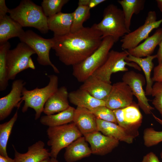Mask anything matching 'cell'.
<instances>
[{
    "label": "cell",
    "instance_id": "8",
    "mask_svg": "<svg viewBox=\"0 0 162 162\" xmlns=\"http://www.w3.org/2000/svg\"><path fill=\"white\" fill-rule=\"evenodd\" d=\"M128 55L127 50L121 52L113 50H110L106 61L92 75L111 84L112 74L118 72L128 71V68L126 67V65L140 71L141 68L136 64L126 61Z\"/></svg>",
    "mask_w": 162,
    "mask_h": 162
},
{
    "label": "cell",
    "instance_id": "45",
    "mask_svg": "<svg viewBox=\"0 0 162 162\" xmlns=\"http://www.w3.org/2000/svg\"><path fill=\"white\" fill-rule=\"evenodd\" d=\"M160 156L161 159H162V150L160 153Z\"/></svg>",
    "mask_w": 162,
    "mask_h": 162
},
{
    "label": "cell",
    "instance_id": "34",
    "mask_svg": "<svg viewBox=\"0 0 162 162\" xmlns=\"http://www.w3.org/2000/svg\"><path fill=\"white\" fill-rule=\"evenodd\" d=\"M90 111L97 118L118 124L113 110L105 106H99Z\"/></svg>",
    "mask_w": 162,
    "mask_h": 162
},
{
    "label": "cell",
    "instance_id": "31",
    "mask_svg": "<svg viewBox=\"0 0 162 162\" xmlns=\"http://www.w3.org/2000/svg\"><path fill=\"white\" fill-rule=\"evenodd\" d=\"M90 9L88 7L78 5V7L73 13V20L70 32L77 31L84 27V22L90 16Z\"/></svg>",
    "mask_w": 162,
    "mask_h": 162
},
{
    "label": "cell",
    "instance_id": "17",
    "mask_svg": "<svg viewBox=\"0 0 162 162\" xmlns=\"http://www.w3.org/2000/svg\"><path fill=\"white\" fill-rule=\"evenodd\" d=\"M14 150L15 162H40L50 158V152L45 148V144L39 140L28 148L27 151L23 153L17 151L13 146Z\"/></svg>",
    "mask_w": 162,
    "mask_h": 162
},
{
    "label": "cell",
    "instance_id": "38",
    "mask_svg": "<svg viewBox=\"0 0 162 162\" xmlns=\"http://www.w3.org/2000/svg\"><path fill=\"white\" fill-rule=\"evenodd\" d=\"M140 162H160L156 155L153 152H150L144 155Z\"/></svg>",
    "mask_w": 162,
    "mask_h": 162
},
{
    "label": "cell",
    "instance_id": "6",
    "mask_svg": "<svg viewBox=\"0 0 162 162\" xmlns=\"http://www.w3.org/2000/svg\"><path fill=\"white\" fill-rule=\"evenodd\" d=\"M48 138L47 145L50 147L51 158H56L60 151L82 136L75 125L71 123L48 127L46 130Z\"/></svg>",
    "mask_w": 162,
    "mask_h": 162
},
{
    "label": "cell",
    "instance_id": "7",
    "mask_svg": "<svg viewBox=\"0 0 162 162\" xmlns=\"http://www.w3.org/2000/svg\"><path fill=\"white\" fill-rule=\"evenodd\" d=\"M35 54V51L29 46L21 42L15 48L10 50L7 55L8 80L14 79L18 74L26 69H35L31 56Z\"/></svg>",
    "mask_w": 162,
    "mask_h": 162
},
{
    "label": "cell",
    "instance_id": "14",
    "mask_svg": "<svg viewBox=\"0 0 162 162\" xmlns=\"http://www.w3.org/2000/svg\"><path fill=\"white\" fill-rule=\"evenodd\" d=\"M113 110L118 124L135 134L134 132L141 124L142 118L137 105L133 102L127 107Z\"/></svg>",
    "mask_w": 162,
    "mask_h": 162
},
{
    "label": "cell",
    "instance_id": "18",
    "mask_svg": "<svg viewBox=\"0 0 162 162\" xmlns=\"http://www.w3.org/2000/svg\"><path fill=\"white\" fill-rule=\"evenodd\" d=\"M69 93L67 88L62 86L48 99L44 107L43 112L46 115L53 114L64 111L68 107Z\"/></svg>",
    "mask_w": 162,
    "mask_h": 162
},
{
    "label": "cell",
    "instance_id": "23",
    "mask_svg": "<svg viewBox=\"0 0 162 162\" xmlns=\"http://www.w3.org/2000/svg\"><path fill=\"white\" fill-rule=\"evenodd\" d=\"M162 38V28L158 29L154 33L136 47L128 50V53L135 57L142 58L152 55L159 45Z\"/></svg>",
    "mask_w": 162,
    "mask_h": 162
},
{
    "label": "cell",
    "instance_id": "32",
    "mask_svg": "<svg viewBox=\"0 0 162 162\" xmlns=\"http://www.w3.org/2000/svg\"><path fill=\"white\" fill-rule=\"evenodd\" d=\"M68 0H43L41 5L45 15L49 17L61 12L62 7Z\"/></svg>",
    "mask_w": 162,
    "mask_h": 162
},
{
    "label": "cell",
    "instance_id": "37",
    "mask_svg": "<svg viewBox=\"0 0 162 162\" xmlns=\"http://www.w3.org/2000/svg\"><path fill=\"white\" fill-rule=\"evenodd\" d=\"M106 1L105 0H79L78 5L86 6L91 9Z\"/></svg>",
    "mask_w": 162,
    "mask_h": 162
},
{
    "label": "cell",
    "instance_id": "29",
    "mask_svg": "<svg viewBox=\"0 0 162 162\" xmlns=\"http://www.w3.org/2000/svg\"><path fill=\"white\" fill-rule=\"evenodd\" d=\"M18 117L17 111L8 121L0 124V155L7 157V152L8 142L12 129Z\"/></svg>",
    "mask_w": 162,
    "mask_h": 162
},
{
    "label": "cell",
    "instance_id": "16",
    "mask_svg": "<svg viewBox=\"0 0 162 162\" xmlns=\"http://www.w3.org/2000/svg\"><path fill=\"white\" fill-rule=\"evenodd\" d=\"M96 121L98 131L106 136L113 137L119 141L131 144L136 136L117 124L97 118Z\"/></svg>",
    "mask_w": 162,
    "mask_h": 162
},
{
    "label": "cell",
    "instance_id": "26",
    "mask_svg": "<svg viewBox=\"0 0 162 162\" xmlns=\"http://www.w3.org/2000/svg\"><path fill=\"white\" fill-rule=\"evenodd\" d=\"M25 32L22 26L10 16L6 15L0 19V44L12 38H19Z\"/></svg>",
    "mask_w": 162,
    "mask_h": 162
},
{
    "label": "cell",
    "instance_id": "35",
    "mask_svg": "<svg viewBox=\"0 0 162 162\" xmlns=\"http://www.w3.org/2000/svg\"><path fill=\"white\" fill-rule=\"evenodd\" d=\"M151 95L154 97L152 104L162 118V82H155L153 85Z\"/></svg>",
    "mask_w": 162,
    "mask_h": 162
},
{
    "label": "cell",
    "instance_id": "4",
    "mask_svg": "<svg viewBox=\"0 0 162 162\" xmlns=\"http://www.w3.org/2000/svg\"><path fill=\"white\" fill-rule=\"evenodd\" d=\"M94 25L101 33L103 38L112 37L115 43L120 38L129 33L126 27L122 10L112 4H110L105 8L102 20L98 23Z\"/></svg>",
    "mask_w": 162,
    "mask_h": 162
},
{
    "label": "cell",
    "instance_id": "25",
    "mask_svg": "<svg viewBox=\"0 0 162 162\" xmlns=\"http://www.w3.org/2000/svg\"><path fill=\"white\" fill-rule=\"evenodd\" d=\"M157 57L156 54L142 58L135 57L128 53L126 59L127 62L136 64L143 70L146 82L145 91L146 95H151L153 82L151 77V72L154 67L153 60Z\"/></svg>",
    "mask_w": 162,
    "mask_h": 162
},
{
    "label": "cell",
    "instance_id": "40",
    "mask_svg": "<svg viewBox=\"0 0 162 162\" xmlns=\"http://www.w3.org/2000/svg\"><path fill=\"white\" fill-rule=\"evenodd\" d=\"M159 46V48L156 55L158 63L160 64L162 62V38Z\"/></svg>",
    "mask_w": 162,
    "mask_h": 162
},
{
    "label": "cell",
    "instance_id": "39",
    "mask_svg": "<svg viewBox=\"0 0 162 162\" xmlns=\"http://www.w3.org/2000/svg\"><path fill=\"white\" fill-rule=\"evenodd\" d=\"M10 10L6 5L5 0H0V19L7 14Z\"/></svg>",
    "mask_w": 162,
    "mask_h": 162
},
{
    "label": "cell",
    "instance_id": "30",
    "mask_svg": "<svg viewBox=\"0 0 162 162\" xmlns=\"http://www.w3.org/2000/svg\"><path fill=\"white\" fill-rule=\"evenodd\" d=\"M10 44L8 41L0 44V90H5L8 85L7 55Z\"/></svg>",
    "mask_w": 162,
    "mask_h": 162
},
{
    "label": "cell",
    "instance_id": "11",
    "mask_svg": "<svg viewBox=\"0 0 162 162\" xmlns=\"http://www.w3.org/2000/svg\"><path fill=\"white\" fill-rule=\"evenodd\" d=\"M122 80L130 87L133 95L137 98L138 105L145 113L151 114L154 108L149 104L143 88L146 82L144 76L133 70L128 71L123 75Z\"/></svg>",
    "mask_w": 162,
    "mask_h": 162
},
{
    "label": "cell",
    "instance_id": "2",
    "mask_svg": "<svg viewBox=\"0 0 162 162\" xmlns=\"http://www.w3.org/2000/svg\"><path fill=\"white\" fill-rule=\"evenodd\" d=\"M10 17L23 27H32L45 34L49 30L47 17L41 7L29 0L22 1L16 8L10 9Z\"/></svg>",
    "mask_w": 162,
    "mask_h": 162
},
{
    "label": "cell",
    "instance_id": "42",
    "mask_svg": "<svg viewBox=\"0 0 162 162\" xmlns=\"http://www.w3.org/2000/svg\"><path fill=\"white\" fill-rule=\"evenodd\" d=\"M156 1L158 8L160 11L162 13V0H157Z\"/></svg>",
    "mask_w": 162,
    "mask_h": 162
},
{
    "label": "cell",
    "instance_id": "27",
    "mask_svg": "<svg viewBox=\"0 0 162 162\" xmlns=\"http://www.w3.org/2000/svg\"><path fill=\"white\" fill-rule=\"evenodd\" d=\"M75 109L70 106L66 110L57 113L42 116L40 122L43 125L50 127L59 126L73 122Z\"/></svg>",
    "mask_w": 162,
    "mask_h": 162
},
{
    "label": "cell",
    "instance_id": "13",
    "mask_svg": "<svg viewBox=\"0 0 162 162\" xmlns=\"http://www.w3.org/2000/svg\"><path fill=\"white\" fill-rule=\"evenodd\" d=\"M25 82L21 79L14 81L11 90L5 96L0 99V120L7 117L15 107L18 109L23 101L22 92Z\"/></svg>",
    "mask_w": 162,
    "mask_h": 162
},
{
    "label": "cell",
    "instance_id": "3",
    "mask_svg": "<svg viewBox=\"0 0 162 162\" xmlns=\"http://www.w3.org/2000/svg\"><path fill=\"white\" fill-rule=\"evenodd\" d=\"M115 43L112 37L103 38L100 46L93 53L81 62L73 66V76L78 82H83L105 62Z\"/></svg>",
    "mask_w": 162,
    "mask_h": 162
},
{
    "label": "cell",
    "instance_id": "44",
    "mask_svg": "<svg viewBox=\"0 0 162 162\" xmlns=\"http://www.w3.org/2000/svg\"><path fill=\"white\" fill-rule=\"evenodd\" d=\"M50 158H48L40 162H50Z\"/></svg>",
    "mask_w": 162,
    "mask_h": 162
},
{
    "label": "cell",
    "instance_id": "24",
    "mask_svg": "<svg viewBox=\"0 0 162 162\" xmlns=\"http://www.w3.org/2000/svg\"><path fill=\"white\" fill-rule=\"evenodd\" d=\"M69 100L77 107L89 110L98 106H105V101L96 99L86 91L79 88L69 93Z\"/></svg>",
    "mask_w": 162,
    "mask_h": 162
},
{
    "label": "cell",
    "instance_id": "21",
    "mask_svg": "<svg viewBox=\"0 0 162 162\" xmlns=\"http://www.w3.org/2000/svg\"><path fill=\"white\" fill-rule=\"evenodd\" d=\"M73 13H59L47 17L48 29L53 32L54 36H63L70 32Z\"/></svg>",
    "mask_w": 162,
    "mask_h": 162
},
{
    "label": "cell",
    "instance_id": "28",
    "mask_svg": "<svg viewBox=\"0 0 162 162\" xmlns=\"http://www.w3.org/2000/svg\"><path fill=\"white\" fill-rule=\"evenodd\" d=\"M122 8L125 19V24L129 33L132 16L137 14L144 9L145 0H119L117 1Z\"/></svg>",
    "mask_w": 162,
    "mask_h": 162
},
{
    "label": "cell",
    "instance_id": "1",
    "mask_svg": "<svg viewBox=\"0 0 162 162\" xmlns=\"http://www.w3.org/2000/svg\"><path fill=\"white\" fill-rule=\"evenodd\" d=\"M52 48L59 60L67 66L77 64L93 53L100 45L102 34L93 24L76 32L51 38Z\"/></svg>",
    "mask_w": 162,
    "mask_h": 162
},
{
    "label": "cell",
    "instance_id": "22",
    "mask_svg": "<svg viewBox=\"0 0 162 162\" xmlns=\"http://www.w3.org/2000/svg\"><path fill=\"white\" fill-rule=\"evenodd\" d=\"M84 136L80 137L65 148L64 157L66 162H75L90 156L92 152Z\"/></svg>",
    "mask_w": 162,
    "mask_h": 162
},
{
    "label": "cell",
    "instance_id": "10",
    "mask_svg": "<svg viewBox=\"0 0 162 162\" xmlns=\"http://www.w3.org/2000/svg\"><path fill=\"white\" fill-rule=\"evenodd\" d=\"M157 19L156 12L154 11H149L143 25L122 37L120 41L123 50H128L133 49L148 37L151 32L159 27L162 23V19L158 20H157Z\"/></svg>",
    "mask_w": 162,
    "mask_h": 162
},
{
    "label": "cell",
    "instance_id": "19",
    "mask_svg": "<svg viewBox=\"0 0 162 162\" xmlns=\"http://www.w3.org/2000/svg\"><path fill=\"white\" fill-rule=\"evenodd\" d=\"M73 122L83 136L98 131L96 118L86 109L77 107L75 110Z\"/></svg>",
    "mask_w": 162,
    "mask_h": 162
},
{
    "label": "cell",
    "instance_id": "33",
    "mask_svg": "<svg viewBox=\"0 0 162 162\" xmlns=\"http://www.w3.org/2000/svg\"><path fill=\"white\" fill-rule=\"evenodd\" d=\"M143 137L146 147L155 146L162 142V131L156 130L152 127L146 128L144 130Z\"/></svg>",
    "mask_w": 162,
    "mask_h": 162
},
{
    "label": "cell",
    "instance_id": "5",
    "mask_svg": "<svg viewBox=\"0 0 162 162\" xmlns=\"http://www.w3.org/2000/svg\"><path fill=\"white\" fill-rule=\"evenodd\" d=\"M49 80L47 85L32 90H28L25 87L22 92V100L24 102L22 111L26 112L29 108L35 111V119H38L43 112L44 105L48 99L58 89V78L52 74L48 76Z\"/></svg>",
    "mask_w": 162,
    "mask_h": 162
},
{
    "label": "cell",
    "instance_id": "43",
    "mask_svg": "<svg viewBox=\"0 0 162 162\" xmlns=\"http://www.w3.org/2000/svg\"><path fill=\"white\" fill-rule=\"evenodd\" d=\"M50 162H61L58 161L56 158H51L50 159Z\"/></svg>",
    "mask_w": 162,
    "mask_h": 162
},
{
    "label": "cell",
    "instance_id": "15",
    "mask_svg": "<svg viewBox=\"0 0 162 162\" xmlns=\"http://www.w3.org/2000/svg\"><path fill=\"white\" fill-rule=\"evenodd\" d=\"M84 136L90 146L92 154L104 156L111 152L119 145L116 139L102 134L97 131Z\"/></svg>",
    "mask_w": 162,
    "mask_h": 162
},
{
    "label": "cell",
    "instance_id": "12",
    "mask_svg": "<svg viewBox=\"0 0 162 162\" xmlns=\"http://www.w3.org/2000/svg\"><path fill=\"white\" fill-rule=\"evenodd\" d=\"M133 95L128 85L123 81L116 82L104 101L105 106L112 110L125 108L133 103Z\"/></svg>",
    "mask_w": 162,
    "mask_h": 162
},
{
    "label": "cell",
    "instance_id": "36",
    "mask_svg": "<svg viewBox=\"0 0 162 162\" xmlns=\"http://www.w3.org/2000/svg\"><path fill=\"white\" fill-rule=\"evenodd\" d=\"M152 80L153 82H162V62L154 68Z\"/></svg>",
    "mask_w": 162,
    "mask_h": 162
},
{
    "label": "cell",
    "instance_id": "9",
    "mask_svg": "<svg viewBox=\"0 0 162 162\" xmlns=\"http://www.w3.org/2000/svg\"><path fill=\"white\" fill-rule=\"evenodd\" d=\"M19 38L21 42L26 44L35 51L39 64L50 66L55 73H59V70L52 63L50 58V50L53 46L51 38H44L31 30L25 32Z\"/></svg>",
    "mask_w": 162,
    "mask_h": 162
},
{
    "label": "cell",
    "instance_id": "20",
    "mask_svg": "<svg viewBox=\"0 0 162 162\" xmlns=\"http://www.w3.org/2000/svg\"><path fill=\"white\" fill-rule=\"evenodd\" d=\"M112 85L92 75L86 80L80 88L87 92L97 99L104 100L109 94Z\"/></svg>",
    "mask_w": 162,
    "mask_h": 162
},
{
    "label": "cell",
    "instance_id": "41",
    "mask_svg": "<svg viewBox=\"0 0 162 162\" xmlns=\"http://www.w3.org/2000/svg\"><path fill=\"white\" fill-rule=\"evenodd\" d=\"M0 162H15L14 159L10 158L8 156L4 157L0 155Z\"/></svg>",
    "mask_w": 162,
    "mask_h": 162
}]
</instances>
